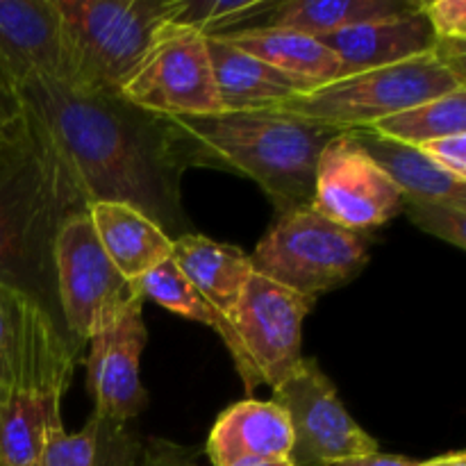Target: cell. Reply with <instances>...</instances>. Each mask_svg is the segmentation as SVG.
<instances>
[{
    "instance_id": "3957f363",
    "label": "cell",
    "mask_w": 466,
    "mask_h": 466,
    "mask_svg": "<svg viewBox=\"0 0 466 466\" xmlns=\"http://www.w3.org/2000/svg\"><path fill=\"white\" fill-rule=\"evenodd\" d=\"M167 121L185 171L205 167L250 177L278 214L312 203L319 155L341 135L282 109L167 116Z\"/></svg>"
},
{
    "instance_id": "5bb4252c",
    "label": "cell",
    "mask_w": 466,
    "mask_h": 466,
    "mask_svg": "<svg viewBox=\"0 0 466 466\" xmlns=\"http://www.w3.org/2000/svg\"><path fill=\"white\" fill-rule=\"evenodd\" d=\"M0 76L16 89L39 77L68 82V59L53 0H0Z\"/></svg>"
},
{
    "instance_id": "ffe728a7",
    "label": "cell",
    "mask_w": 466,
    "mask_h": 466,
    "mask_svg": "<svg viewBox=\"0 0 466 466\" xmlns=\"http://www.w3.org/2000/svg\"><path fill=\"white\" fill-rule=\"evenodd\" d=\"M217 36H221L232 48L259 59L287 76L303 77V80L317 82V85H328V82L349 76L335 53H330L317 36L303 35V32L258 25L230 30Z\"/></svg>"
},
{
    "instance_id": "6da1fadb",
    "label": "cell",
    "mask_w": 466,
    "mask_h": 466,
    "mask_svg": "<svg viewBox=\"0 0 466 466\" xmlns=\"http://www.w3.org/2000/svg\"><path fill=\"white\" fill-rule=\"evenodd\" d=\"M16 94L23 112L68 164L86 203L132 205L171 239L191 232L180 191L185 167L173 148L167 116L121 96L94 94L48 77L23 82Z\"/></svg>"
},
{
    "instance_id": "d590c367",
    "label": "cell",
    "mask_w": 466,
    "mask_h": 466,
    "mask_svg": "<svg viewBox=\"0 0 466 466\" xmlns=\"http://www.w3.org/2000/svg\"><path fill=\"white\" fill-rule=\"evenodd\" d=\"M235 466H294L289 458H264V460H246Z\"/></svg>"
},
{
    "instance_id": "603a6c76",
    "label": "cell",
    "mask_w": 466,
    "mask_h": 466,
    "mask_svg": "<svg viewBox=\"0 0 466 466\" xmlns=\"http://www.w3.org/2000/svg\"><path fill=\"white\" fill-rule=\"evenodd\" d=\"M417 0H285L267 14V25L309 36H326L346 27L417 12Z\"/></svg>"
},
{
    "instance_id": "8fae6325",
    "label": "cell",
    "mask_w": 466,
    "mask_h": 466,
    "mask_svg": "<svg viewBox=\"0 0 466 466\" xmlns=\"http://www.w3.org/2000/svg\"><path fill=\"white\" fill-rule=\"evenodd\" d=\"M317 299L278 285L253 273L235 314V335L239 341L248 391L267 382L276 390L303 360L300 337L303 321Z\"/></svg>"
},
{
    "instance_id": "2e32d148",
    "label": "cell",
    "mask_w": 466,
    "mask_h": 466,
    "mask_svg": "<svg viewBox=\"0 0 466 466\" xmlns=\"http://www.w3.org/2000/svg\"><path fill=\"white\" fill-rule=\"evenodd\" d=\"M221 112H262L278 109L299 96L314 91L317 82L287 76L241 50L232 48L221 36H208Z\"/></svg>"
},
{
    "instance_id": "484cf974",
    "label": "cell",
    "mask_w": 466,
    "mask_h": 466,
    "mask_svg": "<svg viewBox=\"0 0 466 466\" xmlns=\"http://www.w3.org/2000/svg\"><path fill=\"white\" fill-rule=\"evenodd\" d=\"M273 7L271 0H180L171 21L203 36L226 35L239 23L267 16Z\"/></svg>"
},
{
    "instance_id": "ac0fdd59",
    "label": "cell",
    "mask_w": 466,
    "mask_h": 466,
    "mask_svg": "<svg viewBox=\"0 0 466 466\" xmlns=\"http://www.w3.org/2000/svg\"><path fill=\"white\" fill-rule=\"evenodd\" d=\"M171 259L214 312L235 330V314L253 276L250 255L230 244H218L198 232L171 241Z\"/></svg>"
},
{
    "instance_id": "f546056e",
    "label": "cell",
    "mask_w": 466,
    "mask_h": 466,
    "mask_svg": "<svg viewBox=\"0 0 466 466\" xmlns=\"http://www.w3.org/2000/svg\"><path fill=\"white\" fill-rule=\"evenodd\" d=\"M419 9L431 23L437 41H466L464 0H423Z\"/></svg>"
},
{
    "instance_id": "d6a6232c",
    "label": "cell",
    "mask_w": 466,
    "mask_h": 466,
    "mask_svg": "<svg viewBox=\"0 0 466 466\" xmlns=\"http://www.w3.org/2000/svg\"><path fill=\"white\" fill-rule=\"evenodd\" d=\"M23 116V105L16 89L0 76V127H9Z\"/></svg>"
},
{
    "instance_id": "52a82bcc",
    "label": "cell",
    "mask_w": 466,
    "mask_h": 466,
    "mask_svg": "<svg viewBox=\"0 0 466 466\" xmlns=\"http://www.w3.org/2000/svg\"><path fill=\"white\" fill-rule=\"evenodd\" d=\"M55 287L66 332L85 346L144 296L118 273L100 246L89 209L64 223L55 241Z\"/></svg>"
},
{
    "instance_id": "8d00e7d4",
    "label": "cell",
    "mask_w": 466,
    "mask_h": 466,
    "mask_svg": "<svg viewBox=\"0 0 466 466\" xmlns=\"http://www.w3.org/2000/svg\"><path fill=\"white\" fill-rule=\"evenodd\" d=\"M21 118H23V116H21ZM21 118H18V121L14 123V126H9V127H0V155H3L5 150H7V146L12 144L14 135H16L18 123H21Z\"/></svg>"
},
{
    "instance_id": "4fadbf2b",
    "label": "cell",
    "mask_w": 466,
    "mask_h": 466,
    "mask_svg": "<svg viewBox=\"0 0 466 466\" xmlns=\"http://www.w3.org/2000/svg\"><path fill=\"white\" fill-rule=\"evenodd\" d=\"M148 341L144 323V300L123 309L112 323L96 332L89 344V391L94 414L116 423L139 417L148 405L141 385V353Z\"/></svg>"
},
{
    "instance_id": "9c48e42d",
    "label": "cell",
    "mask_w": 466,
    "mask_h": 466,
    "mask_svg": "<svg viewBox=\"0 0 466 466\" xmlns=\"http://www.w3.org/2000/svg\"><path fill=\"white\" fill-rule=\"evenodd\" d=\"M273 403L289 417L294 466H335L378 453V441L346 412L317 360L303 358L273 390Z\"/></svg>"
},
{
    "instance_id": "1f68e13d",
    "label": "cell",
    "mask_w": 466,
    "mask_h": 466,
    "mask_svg": "<svg viewBox=\"0 0 466 466\" xmlns=\"http://www.w3.org/2000/svg\"><path fill=\"white\" fill-rule=\"evenodd\" d=\"M135 466H198L194 453L185 446H177L167 440H148L141 444Z\"/></svg>"
},
{
    "instance_id": "277c9868",
    "label": "cell",
    "mask_w": 466,
    "mask_h": 466,
    "mask_svg": "<svg viewBox=\"0 0 466 466\" xmlns=\"http://www.w3.org/2000/svg\"><path fill=\"white\" fill-rule=\"evenodd\" d=\"M68 59L66 85L121 96L155 30L180 0H53Z\"/></svg>"
},
{
    "instance_id": "74e56055",
    "label": "cell",
    "mask_w": 466,
    "mask_h": 466,
    "mask_svg": "<svg viewBox=\"0 0 466 466\" xmlns=\"http://www.w3.org/2000/svg\"><path fill=\"white\" fill-rule=\"evenodd\" d=\"M3 394H5V391H0V400H3Z\"/></svg>"
},
{
    "instance_id": "4dcf8cb0",
    "label": "cell",
    "mask_w": 466,
    "mask_h": 466,
    "mask_svg": "<svg viewBox=\"0 0 466 466\" xmlns=\"http://www.w3.org/2000/svg\"><path fill=\"white\" fill-rule=\"evenodd\" d=\"M417 148L441 171L466 180V135L441 137V139L426 141Z\"/></svg>"
},
{
    "instance_id": "30bf717a",
    "label": "cell",
    "mask_w": 466,
    "mask_h": 466,
    "mask_svg": "<svg viewBox=\"0 0 466 466\" xmlns=\"http://www.w3.org/2000/svg\"><path fill=\"white\" fill-rule=\"evenodd\" d=\"M82 344L32 296L0 285V391L68 390Z\"/></svg>"
},
{
    "instance_id": "836d02e7",
    "label": "cell",
    "mask_w": 466,
    "mask_h": 466,
    "mask_svg": "<svg viewBox=\"0 0 466 466\" xmlns=\"http://www.w3.org/2000/svg\"><path fill=\"white\" fill-rule=\"evenodd\" d=\"M335 466H417V464H412L405 458H399V455L371 453V455H364V458H355V460H349V462H341Z\"/></svg>"
},
{
    "instance_id": "83f0119b",
    "label": "cell",
    "mask_w": 466,
    "mask_h": 466,
    "mask_svg": "<svg viewBox=\"0 0 466 466\" xmlns=\"http://www.w3.org/2000/svg\"><path fill=\"white\" fill-rule=\"evenodd\" d=\"M96 437H98V417L91 414L82 431L68 435L64 423L50 428L48 440L36 466H94Z\"/></svg>"
},
{
    "instance_id": "e0dca14e",
    "label": "cell",
    "mask_w": 466,
    "mask_h": 466,
    "mask_svg": "<svg viewBox=\"0 0 466 466\" xmlns=\"http://www.w3.org/2000/svg\"><path fill=\"white\" fill-rule=\"evenodd\" d=\"M289 417L273 400H239L212 426L205 444L214 466H235L246 460L289 458Z\"/></svg>"
},
{
    "instance_id": "d4e9b609",
    "label": "cell",
    "mask_w": 466,
    "mask_h": 466,
    "mask_svg": "<svg viewBox=\"0 0 466 466\" xmlns=\"http://www.w3.org/2000/svg\"><path fill=\"white\" fill-rule=\"evenodd\" d=\"M367 130L408 146H421L441 137L466 135V89L382 118Z\"/></svg>"
},
{
    "instance_id": "e575fe53",
    "label": "cell",
    "mask_w": 466,
    "mask_h": 466,
    "mask_svg": "<svg viewBox=\"0 0 466 466\" xmlns=\"http://www.w3.org/2000/svg\"><path fill=\"white\" fill-rule=\"evenodd\" d=\"M417 466H466V453L464 451H455V453L440 455V458H432Z\"/></svg>"
},
{
    "instance_id": "d6986e66",
    "label": "cell",
    "mask_w": 466,
    "mask_h": 466,
    "mask_svg": "<svg viewBox=\"0 0 466 466\" xmlns=\"http://www.w3.org/2000/svg\"><path fill=\"white\" fill-rule=\"evenodd\" d=\"M89 217L100 246L127 282L171 258V237L132 205L100 200L89 205Z\"/></svg>"
},
{
    "instance_id": "44dd1931",
    "label": "cell",
    "mask_w": 466,
    "mask_h": 466,
    "mask_svg": "<svg viewBox=\"0 0 466 466\" xmlns=\"http://www.w3.org/2000/svg\"><path fill=\"white\" fill-rule=\"evenodd\" d=\"M350 135L399 187L405 203L446 200V203L466 205V180L441 171L417 146L385 139L371 130H353Z\"/></svg>"
},
{
    "instance_id": "cb8c5ba5",
    "label": "cell",
    "mask_w": 466,
    "mask_h": 466,
    "mask_svg": "<svg viewBox=\"0 0 466 466\" xmlns=\"http://www.w3.org/2000/svg\"><path fill=\"white\" fill-rule=\"evenodd\" d=\"M137 291H139L144 299L155 300L157 305H162L164 309L173 314H180V317L191 319V321H198L203 326H209L218 337L223 339V344L228 346L232 355V362H235L237 373H244V358H241L239 341H237L235 330L214 312L212 305L194 289L189 280L180 273V268L176 267L171 258L164 259L162 264H157L155 268H150L144 278L135 282Z\"/></svg>"
},
{
    "instance_id": "7a4b0ae2",
    "label": "cell",
    "mask_w": 466,
    "mask_h": 466,
    "mask_svg": "<svg viewBox=\"0 0 466 466\" xmlns=\"http://www.w3.org/2000/svg\"><path fill=\"white\" fill-rule=\"evenodd\" d=\"M85 209L89 203L68 164L23 112L12 144L0 155V285L32 296L62 326L55 241L64 223Z\"/></svg>"
},
{
    "instance_id": "5b68a950",
    "label": "cell",
    "mask_w": 466,
    "mask_h": 466,
    "mask_svg": "<svg viewBox=\"0 0 466 466\" xmlns=\"http://www.w3.org/2000/svg\"><path fill=\"white\" fill-rule=\"evenodd\" d=\"M458 89H466V80L455 76L435 53H428L328 82L278 109L339 132H353Z\"/></svg>"
},
{
    "instance_id": "4316f807",
    "label": "cell",
    "mask_w": 466,
    "mask_h": 466,
    "mask_svg": "<svg viewBox=\"0 0 466 466\" xmlns=\"http://www.w3.org/2000/svg\"><path fill=\"white\" fill-rule=\"evenodd\" d=\"M403 212L423 232L449 241L455 248H466V205L446 200H414L405 203Z\"/></svg>"
},
{
    "instance_id": "f1b7e54d",
    "label": "cell",
    "mask_w": 466,
    "mask_h": 466,
    "mask_svg": "<svg viewBox=\"0 0 466 466\" xmlns=\"http://www.w3.org/2000/svg\"><path fill=\"white\" fill-rule=\"evenodd\" d=\"M139 451L141 441L127 431L126 423H116L98 417L94 466H135Z\"/></svg>"
},
{
    "instance_id": "ba28073f",
    "label": "cell",
    "mask_w": 466,
    "mask_h": 466,
    "mask_svg": "<svg viewBox=\"0 0 466 466\" xmlns=\"http://www.w3.org/2000/svg\"><path fill=\"white\" fill-rule=\"evenodd\" d=\"M121 98L159 116H212L221 114L208 36L176 21H164Z\"/></svg>"
},
{
    "instance_id": "8992f818",
    "label": "cell",
    "mask_w": 466,
    "mask_h": 466,
    "mask_svg": "<svg viewBox=\"0 0 466 466\" xmlns=\"http://www.w3.org/2000/svg\"><path fill=\"white\" fill-rule=\"evenodd\" d=\"M250 264L259 276L319 299L364 271L369 239L303 205L278 214V221L250 255Z\"/></svg>"
},
{
    "instance_id": "7402d4cb",
    "label": "cell",
    "mask_w": 466,
    "mask_h": 466,
    "mask_svg": "<svg viewBox=\"0 0 466 466\" xmlns=\"http://www.w3.org/2000/svg\"><path fill=\"white\" fill-rule=\"evenodd\" d=\"M59 391H5L0 400V466H36L50 428L62 423Z\"/></svg>"
},
{
    "instance_id": "7c38bea8",
    "label": "cell",
    "mask_w": 466,
    "mask_h": 466,
    "mask_svg": "<svg viewBox=\"0 0 466 466\" xmlns=\"http://www.w3.org/2000/svg\"><path fill=\"white\" fill-rule=\"evenodd\" d=\"M309 208L350 232H367L403 212L405 198L350 132L321 150Z\"/></svg>"
},
{
    "instance_id": "9a60e30c",
    "label": "cell",
    "mask_w": 466,
    "mask_h": 466,
    "mask_svg": "<svg viewBox=\"0 0 466 466\" xmlns=\"http://www.w3.org/2000/svg\"><path fill=\"white\" fill-rule=\"evenodd\" d=\"M319 41L337 55L349 76L423 57L437 46L435 32L421 9L403 16L346 27L319 36Z\"/></svg>"
}]
</instances>
